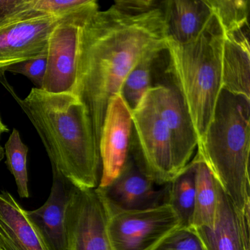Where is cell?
I'll return each instance as SVG.
<instances>
[{
    "label": "cell",
    "instance_id": "cell-1",
    "mask_svg": "<svg viewBox=\"0 0 250 250\" xmlns=\"http://www.w3.org/2000/svg\"><path fill=\"white\" fill-rule=\"evenodd\" d=\"M168 38L160 8L129 15L112 5L98 11L82 27L74 94L84 105L99 147L111 99L143 55L165 44Z\"/></svg>",
    "mask_w": 250,
    "mask_h": 250
},
{
    "label": "cell",
    "instance_id": "cell-2",
    "mask_svg": "<svg viewBox=\"0 0 250 250\" xmlns=\"http://www.w3.org/2000/svg\"><path fill=\"white\" fill-rule=\"evenodd\" d=\"M2 82L39 133L52 172L78 188H97L102 174L100 152L87 109L78 97L35 87L21 99L5 80Z\"/></svg>",
    "mask_w": 250,
    "mask_h": 250
},
{
    "label": "cell",
    "instance_id": "cell-3",
    "mask_svg": "<svg viewBox=\"0 0 250 250\" xmlns=\"http://www.w3.org/2000/svg\"><path fill=\"white\" fill-rule=\"evenodd\" d=\"M250 100L222 89L200 155L233 204L250 214Z\"/></svg>",
    "mask_w": 250,
    "mask_h": 250
},
{
    "label": "cell",
    "instance_id": "cell-4",
    "mask_svg": "<svg viewBox=\"0 0 250 250\" xmlns=\"http://www.w3.org/2000/svg\"><path fill=\"white\" fill-rule=\"evenodd\" d=\"M223 39V30L213 14L192 42L181 44L167 38L165 42L167 72L187 105L198 144L204 138L222 89Z\"/></svg>",
    "mask_w": 250,
    "mask_h": 250
},
{
    "label": "cell",
    "instance_id": "cell-5",
    "mask_svg": "<svg viewBox=\"0 0 250 250\" xmlns=\"http://www.w3.org/2000/svg\"><path fill=\"white\" fill-rule=\"evenodd\" d=\"M132 124L130 153L143 173L155 184H169L178 173L170 136L158 110L152 88L132 112Z\"/></svg>",
    "mask_w": 250,
    "mask_h": 250
},
{
    "label": "cell",
    "instance_id": "cell-6",
    "mask_svg": "<svg viewBox=\"0 0 250 250\" xmlns=\"http://www.w3.org/2000/svg\"><path fill=\"white\" fill-rule=\"evenodd\" d=\"M102 198L111 250H153L168 234L181 227L178 216L167 203L146 210H124Z\"/></svg>",
    "mask_w": 250,
    "mask_h": 250
},
{
    "label": "cell",
    "instance_id": "cell-7",
    "mask_svg": "<svg viewBox=\"0 0 250 250\" xmlns=\"http://www.w3.org/2000/svg\"><path fill=\"white\" fill-rule=\"evenodd\" d=\"M61 20L31 8L1 21L0 75L11 65L46 55L49 36Z\"/></svg>",
    "mask_w": 250,
    "mask_h": 250
},
{
    "label": "cell",
    "instance_id": "cell-8",
    "mask_svg": "<svg viewBox=\"0 0 250 250\" xmlns=\"http://www.w3.org/2000/svg\"><path fill=\"white\" fill-rule=\"evenodd\" d=\"M97 11L63 19L53 29L48 41L46 74L41 90L55 94H74L82 27Z\"/></svg>",
    "mask_w": 250,
    "mask_h": 250
},
{
    "label": "cell",
    "instance_id": "cell-9",
    "mask_svg": "<svg viewBox=\"0 0 250 250\" xmlns=\"http://www.w3.org/2000/svg\"><path fill=\"white\" fill-rule=\"evenodd\" d=\"M106 211L96 188L73 186L66 210V250H111Z\"/></svg>",
    "mask_w": 250,
    "mask_h": 250
},
{
    "label": "cell",
    "instance_id": "cell-10",
    "mask_svg": "<svg viewBox=\"0 0 250 250\" xmlns=\"http://www.w3.org/2000/svg\"><path fill=\"white\" fill-rule=\"evenodd\" d=\"M132 133V112L116 95L108 104L101 132L102 174L97 188L107 187L121 173L129 156Z\"/></svg>",
    "mask_w": 250,
    "mask_h": 250
},
{
    "label": "cell",
    "instance_id": "cell-11",
    "mask_svg": "<svg viewBox=\"0 0 250 250\" xmlns=\"http://www.w3.org/2000/svg\"><path fill=\"white\" fill-rule=\"evenodd\" d=\"M158 110L170 136L175 169L179 173L190 162L198 139L187 105L172 83L151 87Z\"/></svg>",
    "mask_w": 250,
    "mask_h": 250
},
{
    "label": "cell",
    "instance_id": "cell-12",
    "mask_svg": "<svg viewBox=\"0 0 250 250\" xmlns=\"http://www.w3.org/2000/svg\"><path fill=\"white\" fill-rule=\"evenodd\" d=\"M147 178L131 153L121 173L107 187L96 188L109 204L124 210H146L167 203L169 184L160 189Z\"/></svg>",
    "mask_w": 250,
    "mask_h": 250
},
{
    "label": "cell",
    "instance_id": "cell-13",
    "mask_svg": "<svg viewBox=\"0 0 250 250\" xmlns=\"http://www.w3.org/2000/svg\"><path fill=\"white\" fill-rule=\"evenodd\" d=\"M216 187L217 206L213 228L193 229L206 250H250V214L240 210L218 182Z\"/></svg>",
    "mask_w": 250,
    "mask_h": 250
},
{
    "label": "cell",
    "instance_id": "cell-14",
    "mask_svg": "<svg viewBox=\"0 0 250 250\" xmlns=\"http://www.w3.org/2000/svg\"><path fill=\"white\" fill-rule=\"evenodd\" d=\"M50 194L46 203L26 215L49 250H66V210L73 185L53 172Z\"/></svg>",
    "mask_w": 250,
    "mask_h": 250
},
{
    "label": "cell",
    "instance_id": "cell-15",
    "mask_svg": "<svg viewBox=\"0 0 250 250\" xmlns=\"http://www.w3.org/2000/svg\"><path fill=\"white\" fill-rule=\"evenodd\" d=\"M0 250H49L26 210L8 191L0 193Z\"/></svg>",
    "mask_w": 250,
    "mask_h": 250
},
{
    "label": "cell",
    "instance_id": "cell-16",
    "mask_svg": "<svg viewBox=\"0 0 250 250\" xmlns=\"http://www.w3.org/2000/svg\"><path fill=\"white\" fill-rule=\"evenodd\" d=\"M250 27L224 33L222 89L250 100Z\"/></svg>",
    "mask_w": 250,
    "mask_h": 250
},
{
    "label": "cell",
    "instance_id": "cell-17",
    "mask_svg": "<svg viewBox=\"0 0 250 250\" xmlns=\"http://www.w3.org/2000/svg\"><path fill=\"white\" fill-rule=\"evenodd\" d=\"M162 9L168 38L181 44L197 38L213 16L206 0H165Z\"/></svg>",
    "mask_w": 250,
    "mask_h": 250
},
{
    "label": "cell",
    "instance_id": "cell-18",
    "mask_svg": "<svg viewBox=\"0 0 250 250\" xmlns=\"http://www.w3.org/2000/svg\"><path fill=\"white\" fill-rule=\"evenodd\" d=\"M195 157L197 159L195 200L190 228H212L217 206V182L200 155L197 153Z\"/></svg>",
    "mask_w": 250,
    "mask_h": 250
},
{
    "label": "cell",
    "instance_id": "cell-19",
    "mask_svg": "<svg viewBox=\"0 0 250 250\" xmlns=\"http://www.w3.org/2000/svg\"><path fill=\"white\" fill-rule=\"evenodd\" d=\"M166 50V44L158 46L146 52L128 73L121 86L119 94L131 112H134L145 95L153 87V66L162 53Z\"/></svg>",
    "mask_w": 250,
    "mask_h": 250
},
{
    "label": "cell",
    "instance_id": "cell-20",
    "mask_svg": "<svg viewBox=\"0 0 250 250\" xmlns=\"http://www.w3.org/2000/svg\"><path fill=\"white\" fill-rule=\"evenodd\" d=\"M197 159H194L169 183L167 203L178 216L181 227L190 228L195 200Z\"/></svg>",
    "mask_w": 250,
    "mask_h": 250
},
{
    "label": "cell",
    "instance_id": "cell-21",
    "mask_svg": "<svg viewBox=\"0 0 250 250\" xmlns=\"http://www.w3.org/2000/svg\"><path fill=\"white\" fill-rule=\"evenodd\" d=\"M224 33L249 27V0H206Z\"/></svg>",
    "mask_w": 250,
    "mask_h": 250
},
{
    "label": "cell",
    "instance_id": "cell-22",
    "mask_svg": "<svg viewBox=\"0 0 250 250\" xmlns=\"http://www.w3.org/2000/svg\"><path fill=\"white\" fill-rule=\"evenodd\" d=\"M6 165L15 178L17 189L21 198H28V175L27 157L28 147L23 143L18 130L14 128L5 146Z\"/></svg>",
    "mask_w": 250,
    "mask_h": 250
},
{
    "label": "cell",
    "instance_id": "cell-23",
    "mask_svg": "<svg viewBox=\"0 0 250 250\" xmlns=\"http://www.w3.org/2000/svg\"><path fill=\"white\" fill-rule=\"evenodd\" d=\"M32 8L58 18L79 17L99 11L96 0H31Z\"/></svg>",
    "mask_w": 250,
    "mask_h": 250
},
{
    "label": "cell",
    "instance_id": "cell-24",
    "mask_svg": "<svg viewBox=\"0 0 250 250\" xmlns=\"http://www.w3.org/2000/svg\"><path fill=\"white\" fill-rule=\"evenodd\" d=\"M153 250H206V249L193 228L178 227L163 238Z\"/></svg>",
    "mask_w": 250,
    "mask_h": 250
},
{
    "label": "cell",
    "instance_id": "cell-25",
    "mask_svg": "<svg viewBox=\"0 0 250 250\" xmlns=\"http://www.w3.org/2000/svg\"><path fill=\"white\" fill-rule=\"evenodd\" d=\"M46 64L47 59L46 55H44L11 65L6 68L5 71L22 74L31 80L36 88L42 89L46 74Z\"/></svg>",
    "mask_w": 250,
    "mask_h": 250
},
{
    "label": "cell",
    "instance_id": "cell-26",
    "mask_svg": "<svg viewBox=\"0 0 250 250\" xmlns=\"http://www.w3.org/2000/svg\"><path fill=\"white\" fill-rule=\"evenodd\" d=\"M158 0H117L114 6L129 15H140L162 6Z\"/></svg>",
    "mask_w": 250,
    "mask_h": 250
},
{
    "label": "cell",
    "instance_id": "cell-27",
    "mask_svg": "<svg viewBox=\"0 0 250 250\" xmlns=\"http://www.w3.org/2000/svg\"><path fill=\"white\" fill-rule=\"evenodd\" d=\"M31 8V0H0V22Z\"/></svg>",
    "mask_w": 250,
    "mask_h": 250
},
{
    "label": "cell",
    "instance_id": "cell-28",
    "mask_svg": "<svg viewBox=\"0 0 250 250\" xmlns=\"http://www.w3.org/2000/svg\"><path fill=\"white\" fill-rule=\"evenodd\" d=\"M8 131H9V130H8V127L2 123L1 118H0V137H1V135H2L3 133L8 132Z\"/></svg>",
    "mask_w": 250,
    "mask_h": 250
},
{
    "label": "cell",
    "instance_id": "cell-29",
    "mask_svg": "<svg viewBox=\"0 0 250 250\" xmlns=\"http://www.w3.org/2000/svg\"><path fill=\"white\" fill-rule=\"evenodd\" d=\"M4 157V149L2 148V146H0V162Z\"/></svg>",
    "mask_w": 250,
    "mask_h": 250
}]
</instances>
